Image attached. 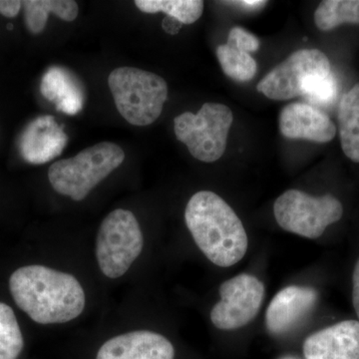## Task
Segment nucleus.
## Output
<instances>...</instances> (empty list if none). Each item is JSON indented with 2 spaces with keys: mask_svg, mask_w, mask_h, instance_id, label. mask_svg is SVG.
Segmentation results:
<instances>
[{
  "mask_svg": "<svg viewBox=\"0 0 359 359\" xmlns=\"http://www.w3.org/2000/svg\"><path fill=\"white\" fill-rule=\"evenodd\" d=\"M9 290L18 308L40 325L75 320L86 302L74 276L39 264L16 269L9 278Z\"/></svg>",
  "mask_w": 359,
  "mask_h": 359,
  "instance_id": "1",
  "label": "nucleus"
},
{
  "mask_svg": "<svg viewBox=\"0 0 359 359\" xmlns=\"http://www.w3.org/2000/svg\"><path fill=\"white\" fill-rule=\"evenodd\" d=\"M185 219L196 245L212 264L229 268L242 261L249 244L244 224L219 195L196 193L187 205Z\"/></svg>",
  "mask_w": 359,
  "mask_h": 359,
  "instance_id": "2",
  "label": "nucleus"
},
{
  "mask_svg": "<svg viewBox=\"0 0 359 359\" xmlns=\"http://www.w3.org/2000/svg\"><path fill=\"white\" fill-rule=\"evenodd\" d=\"M125 153L111 142H102L68 159L57 161L48 170L52 188L73 201L84 200L106 177L121 166Z\"/></svg>",
  "mask_w": 359,
  "mask_h": 359,
  "instance_id": "3",
  "label": "nucleus"
},
{
  "mask_svg": "<svg viewBox=\"0 0 359 359\" xmlns=\"http://www.w3.org/2000/svg\"><path fill=\"white\" fill-rule=\"evenodd\" d=\"M108 85L122 117L134 126H148L162 114L167 82L159 75L134 67L113 70Z\"/></svg>",
  "mask_w": 359,
  "mask_h": 359,
  "instance_id": "4",
  "label": "nucleus"
},
{
  "mask_svg": "<svg viewBox=\"0 0 359 359\" xmlns=\"http://www.w3.org/2000/svg\"><path fill=\"white\" fill-rule=\"evenodd\" d=\"M233 112L219 103H205L197 114L183 113L174 119L175 135L196 159L218 161L226 151Z\"/></svg>",
  "mask_w": 359,
  "mask_h": 359,
  "instance_id": "5",
  "label": "nucleus"
},
{
  "mask_svg": "<svg viewBox=\"0 0 359 359\" xmlns=\"http://www.w3.org/2000/svg\"><path fill=\"white\" fill-rule=\"evenodd\" d=\"M143 247V233L133 212L114 210L103 219L97 233L99 268L107 278H120L140 256Z\"/></svg>",
  "mask_w": 359,
  "mask_h": 359,
  "instance_id": "6",
  "label": "nucleus"
},
{
  "mask_svg": "<svg viewBox=\"0 0 359 359\" xmlns=\"http://www.w3.org/2000/svg\"><path fill=\"white\" fill-rule=\"evenodd\" d=\"M273 214L283 230L313 240L341 219L344 208L332 195L313 197L299 190H289L276 199Z\"/></svg>",
  "mask_w": 359,
  "mask_h": 359,
  "instance_id": "7",
  "label": "nucleus"
},
{
  "mask_svg": "<svg viewBox=\"0 0 359 359\" xmlns=\"http://www.w3.org/2000/svg\"><path fill=\"white\" fill-rule=\"evenodd\" d=\"M332 73L330 60L318 49H302L273 68L259 82L257 90L271 100L302 96L309 78Z\"/></svg>",
  "mask_w": 359,
  "mask_h": 359,
  "instance_id": "8",
  "label": "nucleus"
},
{
  "mask_svg": "<svg viewBox=\"0 0 359 359\" xmlns=\"http://www.w3.org/2000/svg\"><path fill=\"white\" fill-rule=\"evenodd\" d=\"M221 301L211 311L212 325L219 330L245 327L256 318L264 297V283L257 276L241 273L222 283Z\"/></svg>",
  "mask_w": 359,
  "mask_h": 359,
  "instance_id": "9",
  "label": "nucleus"
},
{
  "mask_svg": "<svg viewBox=\"0 0 359 359\" xmlns=\"http://www.w3.org/2000/svg\"><path fill=\"white\" fill-rule=\"evenodd\" d=\"M67 142L63 126L53 116H40L23 130L20 139V155L30 164H45L58 157Z\"/></svg>",
  "mask_w": 359,
  "mask_h": 359,
  "instance_id": "10",
  "label": "nucleus"
},
{
  "mask_svg": "<svg viewBox=\"0 0 359 359\" xmlns=\"http://www.w3.org/2000/svg\"><path fill=\"white\" fill-rule=\"evenodd\" d=\"M278 122L285 138L327 143L337 134V127L330 118L309 103L294 102L285 106Z\"/></svg>",
  "mask_w": 359,
  "mask_h": 359,
  "instance_id": "11",
  "label": "nucleus"
},
{
  "mask_svg": "<svg viewBox=\"0 0 359 359\" xmlns=\"http://www.w3.org/2000/svg\"><path fill=\"white\" fill-rule=\"evenodd\" d=\"M306 359H359V321L344 320L309 335Z\"/></svg>",
  "mask_w": 359,
  "mask_h": 359,
  "instance_id": "12",
  "label": "nucleus"
},
{
  "mask_svg": "<svg viewBox=\"0 0 359 359\" xmlns=\"http://www.w3.org/2000/svg\"><path fill=\"white\" fill-rule=\"evenodd\" d=\"M169 339L156 332L137 330L113 337L99 349L96 359H174Z\"/></svg>",
  "mask_w": 359,
  "mask_h": 359,
  "instance_id": "13",
  "label": "nucleus"
},
{
  "mask_svg": "<svg viewBox=\"0 0 359 359\" xmlns=\"http://www.w3.org/2000/svg\"><path fill=\"white\" fill-rule=\"evenodd\" d=\"M318 292L313 287L290 285L278 292L266 313L269 332L283 334L289 332L313 309Z\"/></svg>",
  "mask_w": 359,
  "mask_h": 359,
  "instance_id": "14",
  "label": "nucleus"
},
{
  "mask_svg": "<svg viewBox=\"0 0 359 359\" xmlns=\"http://www.w3.org/2000/svg\"><path fill=\"white\" fill-rule=\"evenodd\" d=\"M40 91L47 100L55 104L56 109L65 114L76 115L83 108V86L67 68H49L42 77Z\"/></svg>",
  "mask_w": 359,
  "mask_h": 359,
  "instance_id": "15",
  "label": "nucleus"
},
{
  "mask_svg": "<svg viewBox=\"0 0 359 359\" xmlns=\"http://www.w3.org/2000/svg\"><path fill=\"white\" fill-rule=\"evenodd\" d=\"M339 127L342 151L347 158L359 163V83L340 100Z\"/></svg>",
  "mask_w": 359,
  "mask_h": 359,
  "instance_id": "16",
  "label": "nucleus"
},
{
  "mask_svg": "<svg viewBox=\"0 0 359 359\" xmlns=\"http://www.w3.org/2000/svg\"><path fill=\"white\" fill-rule=\"evenodd\" d=\"M27 29L32 34H39L46 26L49 14H55L61 20H76L79 8L73 0H25L22 1Z\"/></svg>",
  "mask_w": 359,
  "mask_h": 359,
  "instance_id": "17",
  "label": "nucleus"
},
{
  "mask_svg": "<svg viewBox=\"0 0 359 359\" xmlns=\"http://www.w3.org/2000/svg\"><path fill=\"white\" fill-rule=\"evenodd\" d=\"M135 6L145 13L167 14L182 25H193L204 13L201 0H136Z\"/></svg>",
  "mask_w": 359,
  "mask_h": 359,
  "instance_id": "18",
  "label": "nucleus"
},
{
  "mask_svg": "<svg viewBox=\"0 0 359 359\" xmlns=\"http://www.w3.org/2000/svg\"><path fill=\"white\" fill-rule=\"evenodd\" d=\"M314 22L323 32L344 23L359 25V0H325L314 13Z\"/></svg>",
  "mask_w": 359,
  "mask_h": 359,
  "instance_id": "19",
  "label": "nucleus"
},
{
  "mask_svg": "<svg viewBox=\"0 0 359 359\" xmlns=\"http://www.w3.org/2000/svg\"><path fill=\"white\" fill-rule=\"evenodd\" d=\"M217 57L224 74L236 81H250L256 75V60L250 53L238 48L230 42L219 45L217 48Z\"/></svg>",
  "mask_w": 359,
  "mask_h": 359,
  "instance_id": "20",
  "label": "nucleus"
},
{
  "mask_svg": "<svg viewBox=\"0 0 359 359\" xmlns=\"http://www.w3.org/2000/svg\"><path fill=\"white\" fill-rule=\"evenodd\" d=\"M25 346L13 309L0 302V359H18Z\"/></svg>",
  "mask_w": 359,
  "mask_h": 359,
  "instance_id": "21",
  "label": "nucleus"
},
{
  "mask_svg": "<svg viewBox=\"0 0 359 359\" xmlns=\"http://www.w3.org/2000/svg\"><path fill=\"white\" fill-rule=\"evenodd\" d=\"M337 93L339 85L332 72L309 78L302 90V96L311 105H330L337 99Z\"/></svg>",
  "mask_w": 359,
  "mask_h": 359,
  "instance_id": "22",
  "label": "nucleus"
},
{
  "mask_svg": "<svg viewBox=\"0 0 359 359\" xmlns=\"http://www.w3.org/2000/svg\"><path fill=\"white\" fill-rule=\"evenodd\" d=\"M228 42L235 45L248 53L256 52L259 48V39L254 34L242 27L231 28L229 34Z\"/></svg>",
  "mask_w": 359,
  "mask_h": 359,
  "instance_id": "23",
  "label": "nucleus"
},
{
  "mask_svg": "<svg viewBox=\"0 0 359 359\" xmlns=\"http://www.w3.org/2000/svg\"><path fill=\"white\" fill-rule=\"evenodd\" d=\"M22 1L18 0H0V14L13 18L20 13Z\"/></svg>",
  "mask_w": 359,
  "mask_h": 359,
  "instance_id": "24",
  "label": "nucleus"
},
{
  "mask_svg": "<svg viewBox=\"0 0 359 359\" xmlns=\"http://www.w3.org/2000/svg\"><path fill=\"white\" fill-rule=\"evenodd\" d=\"M353 302L359 320V259L354 268L353 276ZM359 321V320H358Z\"/></svg>",
  "mask_w": 359,
  "mask_h": 359,
  "instance_id": "25",
  "label": "nucleus"
},
{
  "mask_svg": "<svg viewBox=\"0 0 359 359\" xmlns=\"http://www.w3.org/2000/svg\"><path fill=\"white\" fill-rule=\"evenodd\" d=\"M233 6L242 7L245 11H257V9L262 8L266 6L268 2L262 1V0H242V1H231L230 2Z\"/></svg>",
  "mask_w": 359,
  "mask_h": 359,
  "instance_id": "26",
  "label": "nucleus"
},
{
  "mask_svg": "<svg viewBox=\"0 0 359 359\" xmlns=\"http://www.w3.org/2000/svg\"><path fill=\"white\" fill-rule=\"evenodd\" d=\"M162 26L165 32L169 33V34L175 35L181 29L182 23L175 20V18L168 16V18H165L164 21H163Z\"/></svg>",
  "mask_w": 359,
  "mask_h": 359,
  "instance_id": "27",
  "label": "nucleus"
},
{
  "mask_svg": "<svg viewBox=\"0 0 359 359\" xmlns=\"http://www.w3.org/2000/svg\"><path fill=\"white\" fill-rule=\"evenodd\" d=\"M13 25H8V29L9 30L13 29Z\"/></svg>",
  "mask_w": 359,
  "mask_h": 359,
  "instance_id": "28",
  "label": "nucleus"
}]
</instances>
